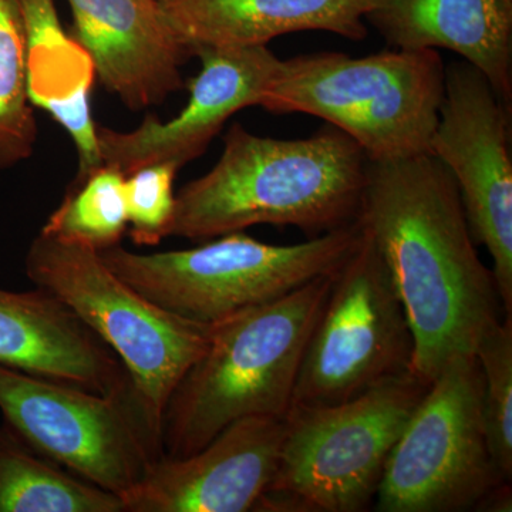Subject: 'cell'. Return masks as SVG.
Wrapping results in <instances>:
<instances>
[{
	"label": "cell",
	"instance_id": "obj_1",
	"mask_svg": "<svg viewBox=\"0 0 512 512\" xmlns=\"http://www.w3.org/2000/svg\"><path fill=\"white\" fill-rule=\"evenodd\" d=\"M357 222L392 276L413 333L412 373L429 386L453 357L474 355L504 311L456 181L431 154L369 161Z\"/></svg>",
	"mask_w": 512,
	"mask_h": 512
},
{
	"label": "cell",
	"instance_id": "obj_2",
	"mask_svg": "<svg viewBox=\"0 0 512 512\" xmlns=\"http://www.w3.org/2000/svg\"><path fill=\"white\" fill-rule=\"evenodd\" d=\"M369 158L339 128L298 140L255 136L239 123L211 171L175 194L170 237L210 239L254 225L313 237L359 217Z\"/></svg>",
	"mask_w": 512,
	"mask_h": 512
},
{
	"label": "cell",
	"instance_id": "obj_3",
	"mask_svg": "<svg viewBox=\"0 0 512 512\" xmlns=\"http://www.w3.org/2000/svg\"><path fill=\"white\" fill-rule=\"evenodd\" d=\"M333 274L215 323L207 349L165 407L164 457L190 456L247 417L285 419Z\"/></svg>",
	"mask_w": 512,
	"mask_h": 512
},
{
	"label": "cell",
	"instance_id": "obj_4",
	"mask_svg": "<svg viewBox=\"0 0 512 512\" xmlns=\"http://www.w3.org/2000/svg\"><path fill=\"white\" fill-rule=\"evenodd\" d=\"M444 70L439 50L429 49L292 57L281 60L261 107L319 117L369 161L423 156L439 123Z\"/></svg>",
	"mask_w": 512,
	"mask_h": 512
},
{
	"label": "cell",
	"instance_id": "obj_5",
	"mask_svg": "<svg viewBox=\"0 0 512 512\" xmlns=\"http://www.w3.org/2000/svg\"><path fill=\"white\" fill-rule=\"evenodd\" d=\"M362 238L359 222L295 245L242 231L181 251L136 254L116 245L104 264L161 308L204 325L274 302L339 268Z\"/></svg>",
	"mask_w": 512,
	"mask_h": 512
},
{
	"label": "cell",
	"instance_id": "obj_6",
	"mask_svg": "<svg viewBox=\"0 0 512 512\" xmlns=\"http://www.w3.org/2000/svg\"><path fill=\"white\" fill-rule=\"evenodd\" d=\"M25 268L33 285L53 293L116 353L161 439L168 400L207 349L214 325L151 302L114 274L94 249L39 234Z\"/></svg>",
	"mask_w": 512,
	"mask_h": 512
},
{
	"label": "cell",
	"instance_id": "obj_7",
	"mask_svg": "<svg viewBox=\"0 0 512 512\" xmlns=\"http://www.w3.org/2000/svg\"><path fill=\"white\" fill-rule=\"evenodd\" d=\"M427 387L409 372L348 402L293 404L278 470L258 511H366Z\"/></svg>",
	"mask_w": 512,
	"mask_h": 512
},
{
	"label": "cell",
	"instance_id": "obj_8",
	"mask_svg": "<svg viewBox=\"0 0 512 512\" xmlns=\"http://www.w3.org/2000/svg\"><path fill=\"white\" fill-rule=\"evenodd\" d=\"M505 483L485 431L480 365L476 355H458L429 384L394 444L376 510H477Z\"/></svg>",
	"mask_w": 512,
	"mask_h": 512
},
{
	"label": "cell",
	"instance_id": "obj_9",
	"mask_svg": "<svg viewBox=\"0 0 512 512\" xmlns=\"http://www.w3.org/2000/svg\"><path fill=\"white\" fill-rule=\"evenodd\" d=\"M0 412L40 456L121 500L164 457L133 387L94 393L0 365Z\"/></svg>",
	"mask_w": 512,
	"mask_h": 512
},
{
	"label": "cell",
	"instance_id": "obj_10",
	"mask_svg": "<svg viewBox=\"0 0 512 512\" xmlns=\"http://www.w3.org/2000/svg\"><path fill=\"white\" fill-rule=\"evenodd\" d=\"M413 333L382 255L363 231L333 274L303 353L293 404L330 406L412 372Z\"/></svg>",
	"mask_w": 512,
	"mask_h": 512
},
{
	"label": "cell",
	"instance_id": "obj_11",
	"mask_svg": "<svg viewBox=\"0 0 512 512\" xmlns=\"http://www.w3.org/2000/svg\"><path fill=\"white\" fill-rule=\"evenodd\" d=\"M430 154L453 175L471 235L493 259L505 315H512L511 109L473 64L444 70V96Z\"/></svg>",
	"mask_w": 512,
	"mask_h": 512
},
{
	"label": "cell",
	"instance_id": "obj_12",
	"mask_svg": "<svg viewBox=\"0 0 512 512\" xmlns=\"http://www.w3.org/2000/svg\"><path fill=\"white\" fill-rule=\"evenodd\" d=\"M201 72L190 80V100L178 116L150 114L136 130L96 126L103 165L130 175L158 163L184 167L200 157L239 110L261 107L281 59L268 46L198 47Z\"/></svg>",
	"mask_w": 512,
	"mask_h": 512
},
{
	"label": "cell",
	"instance_id": "obj_13",
	"mask_svg": "<svg viewBox=\"0 0 512 512\" xmlns=\"http://www.w3.org/2000/svg\"><path fill=\"white\" fill-rule=\"evenodd\" d=\"M285 419L247 417L187 457H163L124 498L126 512L258 511L278 470Z\"/></svg>",
	"mask_w": 512,
	"mask_h": 512
},
{
	"label": "cell",
	"instance_id": "obj_14",
	"mask_svg": "<svg viewBox=\"0 0 512 512\" xmlns=\"http://www.w3.org/2000/svg\"><path fill=\"white\" fill-rule=\"evenodd\" d=\"M73 37L93 59L100 82L130 110L158 106L184 89L191 53L153 0H67Z\"/></svg>",
	"mask_w": 512,
	"mask_h": 512
},
{
	"label": "cell",
	"instance_id": "obj_15",
	"mask_svg": "<svg viewBox=\"0 0 512 512\" xmlns=\"http://www.w3.org/2000/svg\"><path fill=\"white\" fill-rule=\"evenodd\" d=\"M0 365L90 392L131 389L123 363L53 293L0 288Z\"/></svg>",
	"mask_w": 512,
	"mask_h": 512
},
{
	"label": "cell",
	"instance_id": "obj_16",
	"mask_svg": "<svg viewBox=\"0 0 512 512\" xmlns=\"http://www.w3.org/2000/svg\"><path fill=\"white\" fill-rule=\"evenodd\" d=\"M366 22L394 49L457 53L512 110V0H379Z\"/></svg>",
	"mask_w": 512,
	"mask_h": 512
},
{
	"label": "cell",
	"instance_id": "obj_17",
	"mask_svg": "<svg viewBox=\"0 0 512 512\" xmlns=\"http://www.w3.org/2000/svg\"><path fill=\"white\" fill-rule=\"evenodd\" d=\"M379 0H157L158 10L181 45L268 46L303 30H322L345 39L367 36L366 18Z\"/></svg>",
	"mask_w": 512,
	"mask_h": 512
},
{
	"label": "cell",
	"instance_id": "obj_18",
	"mask_svg": "<svg viewBox=\"0 0 512 512\" xmlns=\"http://www.w3.org/2000/svg\"><path fill=\"white\" fill-rule=\"evenodd\" d=\"M26 37V76L32 106L52 116L79 153L74 183L103 165L90 111L96 67L87 50L62 28L55 0H18Z\"/></svg>",
	"mask_w": 512,
	"mask_h": 512
},
{
	"label": "cell",
	"instance_id": "obj_19",
	"mask_svg": "<svg viewBox=\"0 0 512 512\" xmlns=\"http://www.w3.org/2000/svg\"><path fill=\"white\" fill-rule=\"evenodd\" d=\"M45 458L0 427V512H126L119 495Z\"/></svg>",
	"mask_w": 512,
	"mask_h": 512
},
{
	"label": "cell",
	"instance_id": "obj_20",
	"mask_svg": "<svg viewBox=\"0 0 512 512\" xmlns=\"http://www.w3.org/2000/svg\"><path fill=\"white\" fill-rule=\"evenodd\" d=\"M127 227L126 175L101 165L72 185L40 234L99 252L119 245Z\"/></svg>",
	"mask_w": 512,
	"mask_h": 512
},
{
	"label": "cell",
	"instance_id": "obj_21",
	"mask_svg": "<svg viewBox=\"0 0 512 512\" xmlns=\"http://www.w3.org/2000/svg\"><path fill=\"white\" fill-rule=\"evenodd\" d=\"M37 121L28 96L26 37L18 0H0V170L35 151Z\"/></svg>",
	"mask_w": 512,
	"mask_h": 512
},
{
	"label": "cell",
	"instance_id": "obj_22",
	"mask_svg": "<svg viewBox=\"0 0 512 512\" xmlns=\"http://www.w3.org/2000/svg\"><path fill=\"white\" fill-rule=\"evenodd\" d=\"M483 379V417L497 467L512 476V315L491 326L476 348Z\"/></svg>",
	"mask_w": 512,
	"mask_h": 512
},
{
	"label": "cell",
	"instance_id": "obj_23",
	"mask_svg": "<svg viewBox=\"0 0 512 512\" xmlns=\"http://www.w3.org/2000/svg\"><path fill=\"white\" fill-rule=\"evenodd\" d=\"M180 168L158 163L126 177L128 234L140 247H154L170 237L175 211L174 181Z\"/></svg>",
	"mask_w": 512,
	"mask_h": 512
},
{
	"label": "cell",
	"instance_id": "obj_24",
	"mask_svg": "<svg viewBox=\"0 0 512 512\" xmlns=\"http://www.w3.org/2000/svg\"><path fill=\"white\" fill-rule=\"evenodd\" d=\"M153 2H157V0H153Z\"/></svg>",
	"mask_w": 512,
	"mask_h": 512
}]
</instances>
